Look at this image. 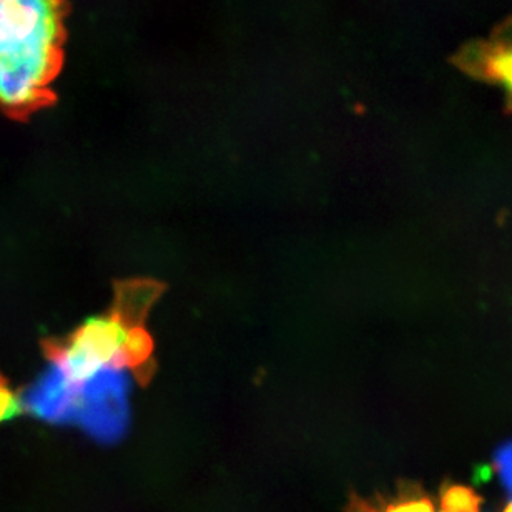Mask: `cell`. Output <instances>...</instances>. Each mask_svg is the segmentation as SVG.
<instances>
[{"mask_svg": "<svg viewBox=\"0 0 512 512\" xmlns=\"http://www.w3.org/2000/svg\"><path fill=\"white\" fill-rule=\"evenodd\" d=\"M350 512H436L431 501L418 489L401 491L389 501H365V499H353Z\"/></svg>", "mask_w": 512, "mask_h": 512, "instance_id": "4", "label": "cell"}, {"mask_svg": "<svg viewBox=\"0 0 512 512\" xmlns=\"http://www.w3.org/2000/svg\"><path fill=\"white\" fill-rule=\"evenodd\" d=\"M158 291L152 283L122 286L109 315L95 316L65 340L47 343L52 368L74 384L89 383L107 370H145L153 346L143 318Z\"/></svg>", "mask_w": 512, "mask_h": 512, "instance_id": "2", "label": "cell"}, {"mask_svg": "<svg viewBox=\"0 0 512 512\" xmlns=\"http://www.w3.org/2000/svg\"><path fill=\"white\" fill-rule=\"evenodd\" d=\"M24 409V401L9 388L4 378L0 376V424L19 416Z\"/></svg>", "mask_w": 512, "mask_h": 512, "instance_id": "6", "label": "cell"}, {"mask_svg": "<svg viewBox=\"0 0 512 512\" xmlns=\"http://www.w3.org/2000/svg\"><path fill=\"white\" fill-rule=\"evenodd\" d=\"M496 464H498L499 473L503 476L504 483L512 493V443L499 449Z\"/></svg>", "mask_w": 512, "mask_h": 512, "instance_id": "7", "label": "cell"}, {"mask_svg": "<svg viewBox=\"0 0 512 512\" xmlns=\"http://www.w3.org/2000/svg\"><path fill=\"white\" fill-rule=\"evenodd\" d=\"M481 498L471 489L463 486H451L441 496V511L439 512H479Z\"/></svg>", "mask_w": 512, "mask_h": 512, "instance_id": "5", "label": "cell"}, {"mask_svg": "<svg viewBox=\"0 0 512 512\" xmlns=\"http://www.w3.org/2000/svg\"><path fill=\"white\" fill-rule=\"evenodd\" d=\"M498 30L512 37V17H509L508 20H504L503 24L499 25Z\"/></svg>", "mask_w": 512, "mask_h": 512, "instance_id": "8", "label": "cell"}, {"mask_svg": "<svg viewBox=\"0 0 512 512\" xmlns=\"http://www.w3.org/2000/svg\"><path fill=\"white\" fill-rule=\"evenodd\" d=\"M454 64L474 79L501 87L512 110V37L496 29L491 39L464 45Z\"/></svg>", "mask_w": 512, "mask_h": 512, "instance_id": "3", "label": "cell"}, {"mask_svg": "<svg viewBox=\"0 0 512 512\" xmlns=\"http://www.w3.org/2000/svg\"><path fill=\"white\" fill-rule=\"evenodd\" d=\"M62 0H0V109L25 117L52 97L62 59Z\"/></svg>", "mask_w": 512, "mask_h": 512, "instance_id": "1", "label": "cell"}, {"mask_svg": "<svg viewBox=\"0 0 512 512\" xmlns=\"http://www.w3.org/2000/svg\"><path fill=\"white\" fill-rule=\"evenodd\" d=\"M504 512H512V503L509 504L508 508H506V511Z\"/></svg>", "mask_w": 512, "mask_h": 512, "instance_id": "9", "label": "cell"}]
</instances>
